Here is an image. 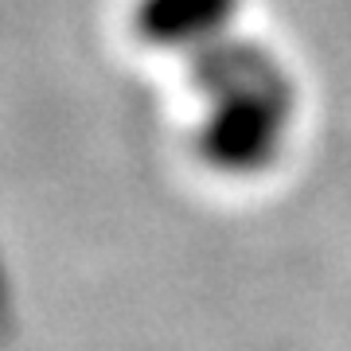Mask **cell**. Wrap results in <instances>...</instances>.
<instances>
[{
  "label": "cell",
  "mask_w": 351,
  "mask_h": 351,
  "mask_svg": "<svg viewBox=\"0 0 351 351\" xmlns=\"http://www.w3.org/2000/svg\"><path fill=\"white\" fill-rule=\"evenodd\" d=\"M188 78L207 101L195 152L223 176L265 172L281 156L297 110V86L269 47L223 36L188 55Z\"/></svg>",
  "instance_id": "6da1fadb"
},
{
  "label": "cell",
  "mask_w": 351,
  "mask_h": 351,
  "mask_svg": "<svg viewBox=\"0 0 351 351\" xmlns=\"http://www.w3.org/2000/svg\"><path fill=\"white\" fill-rule=\"evenodd\" d=\"M242 0H141L137 4V36L160 51H191L230 36Z\"/></svg>",
  "instance_id": "7a4b0ae2"
}]
</instances>
